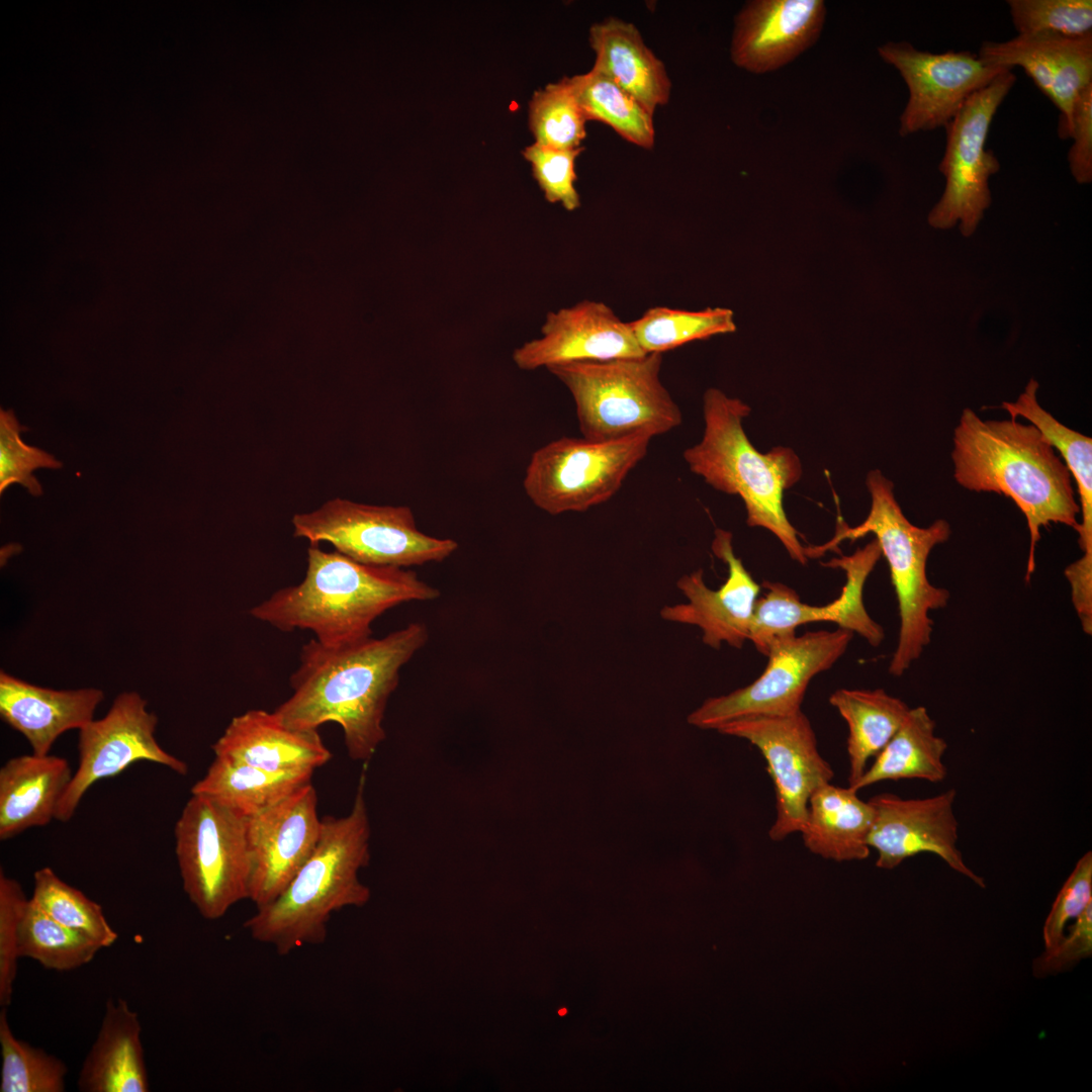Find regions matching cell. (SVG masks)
I'll return each mask as SVG.
<instances>
[{
	"mask_svg": "<svg viewBox=\"0 0 1092 1092\" xmlns=\"http://www.w3.org/2000/svg\"><path fill=\"white\" fill-rule=\"evenodd\" d=\"M30 899L49 917L90 936L102 947L112 945L118 937L107 922L102 907L64 882L49 867L34 873Z\"/></svg>",
	"mask_w": 1092,
	"mask_h": 1092,
	"instance_id": "36",
	"label": "cell"
},
{
	"mask_svg": "<svg viewBox=\"0 0 1092 1092\" xmlns=\"http://www.w3.org/2000/svg\"><path fill=\"white\" fill-rule=\"evenodd\" d=\"M718 732L743 738L756 746L767 763L776 792L777 816L768 835L781 841L804 828L808 802L834 774L821 756L815 732L803 713L752 717L723 724Z\"/></svg>",
	"mask_w": 1092,
	"mask_h": 1092,
	"instance_id": "13",
	"label": "cell"
},
{
	"mask_svg": "<svg viewBox=\"0 0 1092 1092\" xmlns=\"http://www.w3.org/2000/svg\"><path fill=\"white\" fill-rule=\"evenodd\" d=\"M644 355L629 323L621 321L606 303L582 300L548 312L541 337L517 348L513 360L522 370H535L568 362Z\"/></svg>",
	"mask_w": 1092,
	"mask_h": 1092,
	"instance_id": "20",
	"label": "cell"
},
{
	"mask_svg": "<svg viewBox=\"0 0 1092 1092\" xmlns=\"http://www.w3.org/2000/svg\"><path fill=\"white\" fill-rule=\"evenodd\" d=\"M977 55L990 65L1022 68L1060 110V138L1071 136L1076 100L1092 84V33L1078 37L1017 35L1006 41H984Z\"/></svg>",
	"mask_w": 1092,
	"mask_h": 1092,
	"instance_id": "21",
	"label": "cell"
},
{
	"mask_svg": "<svg viewBox=\"0 0 1092 1092\" xmlns=\"http://www.w3.org/2000/svg\"><path fill=\"white\" fill-rule=\"evenodd\" d=\"M101 948L90 936L49 917L29 899L19 929L20 958L34 960L46 969L70 971L90 963Z\"/></svg>",
	"mask_w": 1092,
	"mask_h": 1092,
	"instance_id": "35",
	"label": "cell"
},
{
	"mask_svg": "<svg viewBox=\"0 0 1092 1092\" xmlns=\"http://www.w3.org/2000/svg\"><path fill=\"white\" fill-rule=\"evenodd\" d=\"M1092 953V904L1089 905L1064 934L1059 943L1045 950L1033 962V974L1041 977L1061 972Z\"/></svg>",
	"mask_w": 1092,
	"mask_h": 1092,
	"instance_id": "44",
	"label": "cell"
},
{
	"mask_svg": "<svg viewBox=\"0 0 1092 1092\" xmlns=\"http://www.w3.org/2000/svg\"><path fill=\"white\" fill-rule=\"evenodd\" d=\"M1015 81L1012 70L1003 72L972 94L945 126L946 147L938 169L946 184L928 214L932 228L947 230L960 223L962 235L970 237L991 205L989 178L1000 163L985 145L993 117Z\"/></svg>",
	"mask_w": 1092,
	"mask_h": 1092,
	"instance_id": "12",
	"label": "cell"
},
{
	"mask_svg": "<svg viewBox=\"0 0 1092 1092\" xmlns=\"http://www.w3.org/2000/svg\"><path fill=\"white\" fill-rule=\"evenodd\" d=\"M139 1015L127 1001L108 999L97 1036L77 1079L82 1092H148Z\"/></svg>",
	"mask_w": 1092,
	"mask_h": 1092,
	"instance_id": "25",
	"label": "cell"
},
{
	"mask_svg": "<svg viewBox=\"0 0 1092 1092\" xmlns=\"http://www.w3.org/2000/svg\"><path fill=\"white\" fill-rule=\"evenodd\" d=\"M247 817L203 794H193L174 827L182 887L207 920L249 900L250 857Z\"/></svg>",
	"mask_w": 1092,
	"mask_h": 1092,
	"instance_id": "8",
	"label": "cell"
},
{
	"mask_svg": "<svg viewBox=\"0 0 1092 1092\" xmlns=\"http://www.w3.org/2000/svg\"><path fill=\"white\" fill-rule=\"evenodd\" d=\"M103 698L95 688L53 690L0 672V715L36 755L49 754L60 735L92 721Z\"/></svg>",
	"mask_w": 1092,
	"mask_h": 1092,
	"instance_id": "23",
	"label": "cell"
},
{
	"mask_svg": "<svg viewBox=\"0 0 1092 1092\" xmlns=\"http://www.w3.org/2000/svg\"><path fill=\"white\" fill-rule=\"evenodd\" d=\"M158 717L135 692L118 695L106 715L79 730V764L60 801L56 820L67 822L82 798L98 781L114 777L132 763L151 761L186 775L187 764L161 747L155 737Z\"/></svg>",
	"mask_w": 1092,
	"mask_h": 1092,
	"instance_id": "14",
	"label": "cell"
},
{
	"mask_svg": "<svg viewBox=\"0 0 1092 1092\" xmlns=\"http://www.w3.org/2000/svg\"><path fill=\"white\" fill-rule=\"evenodd\" d=\"M750 407L711 387L703 396L702 440L685 450L690 470L715 489L739 495L746 509L749 527L770 531L793 560L807 563L805 547L790 523L784 507V491L802 476V464L788 447L778 446L763 454L746 436L742 420Z\"/></svg>",
	"mask_w": 1092,
	"mask_h": 1092,
	"instance_id": "5",
	"label": "cell"
},
{
	"mask_svg": "<svg viewBox=\"0 0 1092 1092\" xmlns=\"http://www.w3.org/2000/svg\"><path fill=\"white\" fill-rule=\"evenodd\" d=\"M29 899L21 885L0 871V1005L11 1003L17 975L18 937Z\"/></svg>",
	"mask_w": 1092,
	"mask_h": 1092,
	"instance_id": "42",
	"label": "cell"
},
{
	"mask_svg": "<svg viewBox=\"0 0 1092 1092\" xmlns=\"http://www.w3.org/2000/svg\"><path fill=\"white\" fill-rule=\"evenodd\" d=\"M211 748L216 756L273 771H314L332 757L317 730L292 729L260 709L234 717Z\"/></svg>",
	"mask_w": 1092,
	"mask_h": 1092,
	"instance_id": "24",
	"label": "cell"
},
{
	"mask_svg": "<svg viewBox=\"0 0 1092 1092\" xmlns=\"http://www.w3.org/2000/svg\"><path fill=\"white\" fill-rule=\"evenodd\" d=\"M72 776L69 762L56 755L32 753L7 760L0 768V838L56 819Z\"/></svg>",
	"mask_w": 1092,
	"mask_h": 1092,
	"instance_id": "26",
	"label": "cell"
},
{
	"mask_svg": "<svg viewBox=\"0 0 1092 1092\" xmlns=\"http://www.w3.org/2000/svg\"><path fill=\"white\" fill-rule=\"evenodd\" d=\"M1092 904V852L1087 851L1077 861L1073 872L1060 890L1043 925L1045 950L1055 947L1065 934V928Z\"/></svg>",
	"mask_w": 1092,
	"mask_h": 1092,
	"instance_id": "43",
	"label": "cell"
},
{
	"mask_svg": "<svg viewBox=\"0 0 1092 1092\" xmlns=\"http://www.w3.org/2000/svg\"><path fill=\"white\" fill-rule=\"evenodd\" d=\"M1018 35L1078 37L1092 33L1091 0H1008Z\"/></svg>",
	"mask_w": 1092,
	"mask_h": 1092,
	"instance_id": "39",
	"label": "cell"
},
{
	"mask_svg": "<svg viewBox=\"0 0 1092 1092\" xmlns=\"http://www.w3.org/2000/svg\"><path fill=\"white\" fill-rule=\"evenodd\" d=\"M321 826L311 783L247 817L249 900L256 908L272 902L286 888L314 850Z\"/></svg>",
	"mask_w": 1092,
	"mask_h": 1092,
	"instance_id": "17",
	"label": "cell"
},
{
	"mask_svg": "<svg viewBox=\"0 0 1092 1092\" xmlns=\"http://www.w3.org/2000/svg\"><path fill=\"white\" fill-rule=\"evenodd\" d=\"M653 438L641 432L593 441L561 437L532 453L523 486L531 502L550 515L584 512L608 502L646 456Z\"/></svg>",
	"mask_w": 1092,
	"mask_h": 1092,
	"instance_id": "10",
	"label": "cell"
},
{
	"mask_svg": "<svg viewBox=\"0 0 1092 1092\" xmlns=\"http://www.w3.org/2000/svg\"><path fill=\"white\" fill-rule=\"evenodd\" d=\"M1071 586L1072 603L1080 619L1083 631L1092 633V555L1081 558L1065 569Z\"/></svg>",
	"mask_w": 1092,
	"mask_h": 1092,
	"instance_id": "46",
	"label": "cell"
},
{
	"mask_svg": "<svg viewBox=\"0 0 1092 1092\" xmlns=\"http://www.w3.org/2000/svg\"><path fill=\"white\" fill-rule=\"evenodd\" d=\"M873 821L869 801L849 787L827 783L811 795L800 833L804 845L815 854L836 861L860 860L870 854L868 838Z\"/></svg>",
	"mask_w": 1092,
	"mask_h": 1092,
	"instance_id": "28",
	"label": "cell"
},
{
	"mask_svg": "<svg viewBox=\"0 0 1092 1092\" xmlns=\"http://www.w3.org/2000/svg\"><path fill=\"white\" fill-rule=\"evenodd\" d=\"M1074 140L1068 153L1072 176L1079 184L1092 181V84L1078 96L1074 111L1071 136Z\"/></svg>",
	"mask_w": 1092,
	"mask_h": 1092,
	"instance_id": "45",
	"label": "cell"
},
{
	"mask_svg": "<svg viewBox=\"0 0 1092 1092\" xmlns=\"http://www.w3.org/2000/svg\"><path fill=\"white\" fill-rule=\"evenodd\" d=\"M0 1092L65 1091L66 1064L43 1049L17 1038L8 1023L6 1008L0 1012Z\"/></svg>",
	"mask_w": 1092,
	"mask_h": 1092,
	"instance_id": "37",
	"label": "cell"
},
{
	"mask_svg": "<svg viewBox=\"0 0 1092 1092\" xmlns=\"http://www.w3.org/2000/svg\"><path fill=\"white\" fill-rule=\"evenodd\" d=\"M629 326L645 354H662L687 343L736 330L733 312L725 307L691 311L654 306Z\"/></svg>",
	"mask_w": 1092,
	"mask_h": 1092,
	"instance_id": "34",
	"label": "cell"
},
{
	"mask_svg": "<svg viewBox=\"0 0 1092 1092\" xmlns=\"http://www.w3.org/2000/svg\"><path fill=\"white\" fill-rule=\"evenodd\" d=\"M878 54L899 71L909 91L900 116L901 136L946 126L972 94L1010 70L971 52L933 54L906 41L886 42Z\"/></svg>",
	"mask_w": 1092,
	"mask_h": 1092,
	"instance_id": "16",
	"label": "cell"
},
{
	"mask_svg": "<svg viewBox=\"0 0 1092 1092\" xmlns=\"http://www.w3.org/2000/svg\"><path fill=\"white\" fill-rule=\"evenodd\" d=\"M954 799L953 789L924 799H903L890 793L871 798L874 821L868 844L878 851L877 867L892 870L908 857L932 853L984 888V879L965 863L957 847Z\"/></svg>",
	"mask_w": 1092,
	"mask_h": 1092,
	"instance_id": "18",
	"label": "cell"
},
{
	"mask_svg": "<svg viewBox=\"0 0 1092 1092\" xmlns=\"http://www.w3.org/2000/svg\"><path fill=\"white\" fill-rule=\"evenodd\" d=\"M1037 381L1031 378L1015 401H1004L1001 407L1011 419L1028 420L1064 458L1080 495L1078 543L1083 554L1092 555V439L1063 425L1045 411L1037 401Z\"/></svg>",
	"mask_w": 1092,
	"mask_h": 1092,
	"instance_id": "32",
	"label": "cell"
},
{
	"mask_svg": "<svg viewBox=\"0 0 1092 1092\" xmlns=\"http://www.w3.org/2000/svg\"><path fill=\"white\" fill-rule=\"evenodd\" d=\"M583 148L561 150L533 143L523 150L524 158L531 164L532 174L544 197L551 203H560L566 210L580 206L575 188V161Z\"/></svg>",
	"mask_w": 1092,
	"mask_h": 1092,
	"instance_id": "41",
	"label": "cell"
},
{
	"mask_svg": "<svg viewBox=\"0 0 1092 1092\" xmlns=\"http://www.w3.org/2000/svg\"><path fill=\"white\" fill-rule=\"evenodd\" d=\"M360 778L351 811L324 816L317 844L282 893L256 908L244 927L251 937L286 956L306 944H321L334 912L363 906L370 890L358 874L370 860V823Z\"/></svg>",
	"mask_w": 1092,
	"mask_h": 1092,
	"instance_id": "4",
	"label": "cell"
},
{
	"mask_svg": "<svg viewBox=\"0 0 1092 1092\" xmlns=\"http://www.w3.org/2000/svg\"><path fill=\"white\" fill-rule=\"evenodd\" d=\"M829 703L848 726V787L864 774L868 761L876 757L904 722L910 707L883 689H839Z\"/></svg>",
	"mask_w": 1092,
	"mask_h": 1092,
	"instance_id": "30",
	"label": "cell"
},
{
	"mask_svg": "<svg viewBox=\"0 0 1092 1092\" xmlns=\"http://www.w3.org/2000/svg\"><path fill=\"white\" fill-rule=\"evenodd\" d=\"M439 597L416 571L364 564L310 545L304 578L276 590L250 615L283 632L309 630L317 642L335 646L372 636L373 622L400 604Z\"/></svg>",
	"mask_w": 1092,
	"mask_h": 1092,
	"instance_id": "3",
	"label": "cell"
},
{
	"mask_svg": "<svg viewBox=\"0 0 1092 1092\" xmlns=\"http://www.w3.org/2000/svg\"><path fill=\"white\" fill-rule=\"evenodd\" d=\"M935 727V721L925 707L910 708L904 722L873 764L849 788L858 792L883 781L912 779L942 782L947 775L943 762L947 743L936 735Z\"/></svg>",
	"mask_w": 1092,
	"mask_h": 1092,
	"instance_id": "29",
	"label": "cell"
},
{
	"mask_svg": "<svg viewBox=\"0 0 1092 1092\" xmlns=\"http://www.w3.org/2000/svg\"><path fill=\"white\" fill-rule=\"evenodd\" d=\"M586 121L569 77L535 91L529 102V127L538 145L580 148Z\"/></svg>",
	"mask_w": 1092,
	"mask_h": 1092,
	"instance_id": "38",
	"label": "cell"
},
{
	"mask_svg": "<svg viewBox=\"0 0 1092 1092\" xmlns=\"http://www.w3.org/2000/svg\"><path fill=\"white\" fill-rule=\"evenodd\" d=\"M867 486L872 505L866 520L853 528L838 526L830 541L805 547V554L807 558L818 557L845 539L854 541L870 533L876 536L888 562L898 602L899 637L889 672L900 676L930 642L933 621L929 613L944 608L949 601L950 594L946 588L929 581L926 566L931 550L947 541L951 530L942 519L928 527L913 525L896 500L894 484L880 470L869 472Z\"/></svg>",
	"mask_w": 1092,
	"mask_h": 1092,
	"instance_id": "6",
	"label": "cell"
},
{
	"mask_svg": "<svg viewBox=\"0 0 1092 1092\" xmlns=\"http://www.w3.org/2000/svg\"><path fill=\"white\" fill-rule=\"evenodd\" d=\"M711 547L727 565L725 582L712 589L702 569L682 575L676 585L688 602L664 606L660 616L669 622L699 627L703 642L713 649L723 643L739 649L748 640L760 586L735 555L730 532L716 529Z\"/></svg>",
	"mask_w": 1092,
	"mask_h": 1092,
	"instance_id": "19",
	"label": "cell"
},
{
	"mask_svg": "<svg viewBox=\"0 0 1092 1092\" xmlns=\"http://www.w3.org/2000/svg\"><path fill=\"white\" fill-rule=\"evenodd\" d=\"M952 441L957 482L972 491L1008 496L1024 515L1030 537L1028 580L1040 529L1053 523L1075 530L1079 526L1080 505L1070 471L1035 426L1015 419L983 420L967 407Z\"/></svg>",
	"mask_w": 1092,
	"mask_h": 1092,
	"instance_id": "2",
	"label": "cell"
},
{
	"mask_svg": "<svg viewBox=\"0 0 1092 1092\" xmlns=\"http://www.w3.org/2000/svg\"><path fill=\"white\" fill-rule=\"evenodd\" d=\"M588 40L596 56L593 69L634 96L652 114L668 102L671 81L665 66L645 44L633 23L606 18L590 26Z\"/></svg>",
	"mask_w": 1092,
	"mask_h": 1092,
	"instance_id": "27",
	"label": "cell"
},
{
	"mask_svg": "<svg viewBox=\"0 0 1092 1092\" xmlns=\"http://www.w3.org/2000/svg\"><path fill=\"white\" fill-rule=\"evenodd\" d=\"M569 78L587 120L604 122L637 147H654V114L634 96L593 68Z\"/></svg>",
	"mask_w": 1092,
	"mask_h": 1092,
	"instance_id": "33",
	"label": "cell"
},
{
	"mask_svg": "<svg viewBox=\"0 0 1092 1092\" xmlns=\"http://www.w3.org/2000/svg\"><path fill=\"white\" fill-rule=\"evenodd\" d=\"M428 637L426 625L414 622L382 638L335 646L313 638L302 646L290 676L292 695L274 713L297 730L339 724L349 756L366 761L386 737L382 722L400 669Z\"/></svg>",
	"mask_w": 1092,
	"mask_h": 1092,
	"instance_id": "1",
	"label": "cell"
},
{
	"mask_svg": "<svg viewBox=\"0 0 1092 1092\" xmlns=\"http://www.w3.org/2000/svg\"><path fill=\"white\" fill-rule=\"evenodd\" d=\"M662 354L606 361H578L547 369L569 390L583 438L609 441L681 424L676 402L660 381Z\"/></svg>",
	"mask_w": 1092,
	"mask_h": 1092,
	"instance_id": "7",
	"label": "cell"
},
{
	"mask_svg": "<svg viewBox=\"0 0 1092 1092\" xmlns=\"http://www.w3.org/2000/svg\"><path fill=\"white\" fill-rule=\"evenodd\" d=\"M881 557L880 545L874 539L849 556L832 558L823 563L827 567L842 569L846 576L839 597L825 606L807 605L790 586L777 581H763L761 586L765 594L756 601L748 640L766 656L772 644L795 636L799 626L832 622L838 628L860 635L872 646H879L885 632L866 610L863 586Z\"/></svg>",
	"mask_w": 1092,
	"mask_h": 1092,
	"instance_id": "15",
	"label": "cell"
},
{
	"mask_svg": "<svg viewBox=\"0 0 1092 1092\" xmlns=\"http://www.w3.org/2000/svg\"><path fill=\"white\" fill-rule=\"evenodd\" d=\"M21 427L12 411H0V492L12 483L26 487L32 495L42 493L41 486L32 475L38 468L58 469L62 466L53 455L36 447L26 445L20 438Z\"/></svg>",
	"mask_w": 1092,
	"mask_h": 1092,
	"instance_id": "40",
	"label": "cell"
},
{
	"mask_svg": "<svg viewBox=\"0 0 1092 1092\" xmlns=\"http://www.w3.org/2000/svg\"><path fill=\"white\" fill-rule=\"evenodd\" d=\"M312 775L313 770L273 771L215 755L190 792L210 796L249 817L311 783Z\"/></svg>",
	"mask_w": 1092,
	"mask_h": 1092,
	"instance_id": "31",
	"label": "cell"
},
{
	"mask_svg": "<svg viewBox=\"0 0 1092 1092\" xmlns=\"http://www.w3.org/2000/svg\"><path fill=\"white\" fill-rule=\"evenodd\" d=\"M294 536L310 545L327 542L336 551L364 564L410 567L441 562L458 543L420 531L405 506H374L335 498L310 513L292 518Z\"/></svg>",
	"mask_w": 1092,
	"mask_h": 1092,
	"instance_id": "9",
	"label": "cell"
},
{
	"mask_svg": "<svg viewBox=\"0 0 1092 1092\" xmlns=\"http://www.w3.org/2000/svg\"><path fill=\"white\" fill-rule=\"evenodd\" d=\"M826 16L821 0H754L738 12L730 56L754 74L776 71L811 48Z\"/></svg>",
	"mask_w": 1092,
	"mask_h": 1092,
	"instance_id": "22",
	"label": "cell"
},
{
	"mask_svg": "<svg viewBox=\"0 0 1092 1092\" xmlns=\"http://www.w3.org/2000/svg\"><path fill=\"white\" fill-rule=\"evenodd\" d=\"M853 633L807 632L776 642L763 672L746 687L707 699L687 718L700 729L717 730L731 721L752 717L788 716L801 711L811 679L831 668L846 651Z\"/></svg>",
	"mask_w": 1092,
	"mask_h": 1092,
	"instance_id": "11",
	"label": "cell"
}]
</instances>
